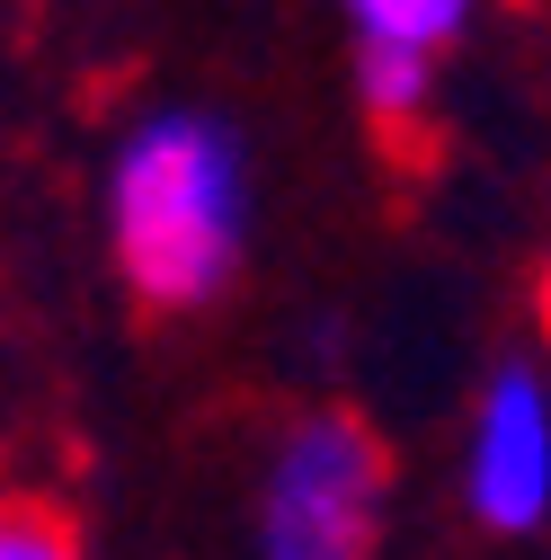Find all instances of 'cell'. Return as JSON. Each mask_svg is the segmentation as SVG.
<instances>
[{"instance_id": "obj_1", "label": "cell", "mask_w": 551, "mask_h": 560, "mask_svg": "<svg viewBox=\"0 0 551 560\" xmlns=\"http://www.w3.org/2000/svg\"><path fill=\"white\" fill-rule=\"evenodd\" d=\"M107 249L152 312H204L249 249V161L223 116L152 107L107 161Z\"/></svg>"}, {"instance_id": "obj_6", "label": "cell", "mask_w": 551, "mask_h": 560, "mask_svg": "<svg viewBox=\"0 0 551 560\" xmlns=\"http://www.w3.org/2000/svg\"><path fill=\"white\" fill-rule=\"evenodd\" d=\"M0 560H90V542H81V525L54 499L0 489Z\"/></svg>"}, {"instance_id": "obj_3", "label": "cell", "mask_w": 551, "mask_h": 560, "mask_svg": "<svg viewBox=\"0 0 551 560\" xmlns=\"http://www.w3.org/2000/svg\"><path fill=\"white\" fill-rule=\"evenodd\" d=\"M462 516L499 542H525L551 525V374L499 365L462 418Z\"/></svg>"}, {"instance_id": "obj_5", "label": "cell", "mask_w": 551, "mask_h": 560, "mask_svg": "<svg viewBox=\"0 0 551 560\" xmlns=\"http://www.w3.org/2000/svg\"><path fill=\"white\" fill-rule=\"evenodd\" d=\"M356 98L383 133H419L436 107V62L419 54H356Z\"/></svg>"}, {"instance_id": "obj_7", "label": "cell", "mask_w": 551, "mask_h": 560, "mask_svg": "<svg viewBox=\"0 0 551 560\" xmlns=\"http://www.w3.org/2000/svg\"><path fill=\"white\" fill-rule=\"evenodd\" d=\"M534 320H542V347H551V249H542V276H534Z\"/></svg>"}, {"instance_id": "obj_4", "label": "cell", "mask_w": 551, "mask_h": 560, "mask_svg": "<svg viewBox=\"0 0 551 560\" xmlns=\"http://www.w3.org/2000/svg\"><path fill=\"white\" fill-rule=\"evenodd\" d=\"M356 54H419L445 62V45L471 27V0H338Z\"/></svg>"}, {"instance_id": "obj_2", "label": "cell", "mask_w": 551, "mask_h": 560, "mask_svg": "<svg viewBox=\"0 0 551 560\" xmlns=\"http://www.w3.org/2000/svg\"><path fill=\"white\" fill-rule=\"evenodd\" d=\"M391 454L356 409H303L267 445L249 560H383Z\"/></svg>"}]
</instances>
